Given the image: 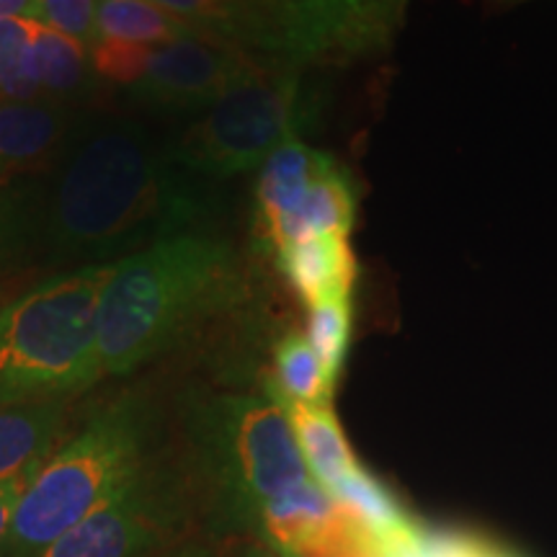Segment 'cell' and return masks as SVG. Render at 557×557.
Segmentation results:
<instances>
[{"mask_svg":"<svg viewBox=\"0 0 557 557\" xmlns=\"http://www.w3.org/2000/svg\"><path fill=\"white\" fill-rule=\"evenodd\" d=\"M209 199L197 176L132 127L88 137L62 171L47 209V243L62 261L114 263L205 227Z\"/></svg>","mask_w":557,"mask_h":557,"instance_id":"cell-1","label":"cell"},{"mask_svg":"<svg viewBox=\"0 0 557 557\" xmlns=\"http://www.w3.org/2000/svg\"><path fill=\"white\" fill-rule=\"evenodd\" d=\"M243 282L233 243L207 227L116 261L99 305L101 380L122 377L169 354L205 320L238 302Z\"/></svg>","mask_w":557,"mask_h":557,"instance_id":"cell-2","label":"cell"},{"mask_svg":"<svg viewBox=\"0 0 557 557\" xmlns=\"http://www.w3.org/2000/svg\"><path fill=\"white\" fill-rule=\"evenodd\" d=\"M114 269L75 267L0 305V406L75 398L101 380L99 305Z\"/></svg>","mask_w":557,"mask_h":557,"instance_id":"cell-3","label":"cell"},{"mask_svg":"<svg viewBox=\"0 0 557 557\" xmlns=\"http://www.w3.org/2000/svg\"><path fill=\"white\" fill-rule=\"evenodd\" d=\"M194 475L212 519L259 524L271 500L310 480L284 408L263 395L222 393L186 408Z\"/></svg>","mask_w":557,"mask_h":557,"instance_id":"cell-4","label":"cell"},{"mask_svg":"<svg viewBox=\"0 0 557 557\" xmlns=\"http://www.w3.org/2000/svg\"><path fill=\"white\" fill-rule=\"evenodd\" d=\"M408 9L410 0H225L194 32L263 65L310 73L387 54Z\"/></svg>","mask_w":557,"mask_h":557,"instance_id":"cell-5","label":"cell"},{"mask_svg":"<svg viewBox=\"0 0 557 557\" xmlns=\"http://www.w3.org/2000/svg\"><path fill=\"white\" fill-rule=\"evenodd\" d=\"M150 410L137 395H122L96 410L21 493L0 557H37L122 491L150 468Z\"/></svg>","mask_w":557,"mask_h":557,"instance_id":"cell-6","label":"cell"},{"mask_svg":"<svg viewBox=\"0 0 557 557\" xmlns=\"http://www.w3.org/2000/svg\"><path fill=\"white\" fill-rule=\"evenodd\" d=\"M315 116L318 96L308 86V73L267 65L201 111L169 152L191 176L233 178L261 169Z\"/></svg>","mask_w":557,"mask_h":557,"instance_id":"cell-7","label":"cell"},{"mask_svg":"<svg viewBox=\"0 0 557 557\" xmlns=\"http://www.w3.org/2000/svg\"><path fill=\"white\" fill-rule=\"evenodd\" d=\"M186 517L181 480L150 465L37 557H152L178 545Z\"/></svg>","mask_w":557,"mask_h":557,"instance_id":"cell-8","label":"cell"},{"mask_svg":"<svg viewBox=\"0 0 557 557\" xmlns=\"http://www.w3.org/2000/svg\"><path fill=\"white\" fill-rule=\"evenodd\" d=\"M263 62L201 37L156 45L132 96L145 107L205 111L222 96L253 78Z\"/></svg>","mask_w":557,"mask_h":557,"instance_id":"cell-9","label":"cell"},{"mask_svg":"<svg viewBox=\"0 0 557 557\" xmlns=\"http://www.w3.org/2000/svg\"><path fill=\"white\" fill-rule=\"evenodd\" d=\"M269 545L287 557H318L351 527V517L329 491L308 480L289 496L271 500L261 511Z\"/></svg>","mask_w":557,"mask_h":557,"instance_id":"cell-10","label":"cell"},{"mask_svg":"<svg viewBox=\"0 0 557 557\" xmlns=\"http://www.w3.org/2000/svg\"><path fill=\"white\" fill-rule=\"evenodd\" d=\"M70 398L0 406V485L32 483L65 442Z\"/></svg>","mask_w":557,"mask_h":557,"instance_id":"cell-11","label":"cell"},{"mask_svg":"<svg viewBox=\"0 0 557 557\" xmlns=\"http://www.w3.org/2000/svg\"><path fill=\"white\" fill-rule=\"evenodd\" d=\"M325 160L329 152L312 148L299 137L287 139L267 158L256 178V235L261 248H274L278 230L302 207Z\"/></svg>","mask_w":557,"mask_h":557,"instance_id":"cell-12","label":"cell"},{"mask_svg":"<svg viewBox=\"0 0 557 557\" xmlns=\"http://www.w3.org/2000/svg\"><path fill=\"white\" fill-rule=\"evenodd\" d=\"M276 269L308 308L329 299L351 297L357 284V256L348 235H312L274 250Z\"/></svg>","mask_w":557,"mask_h":557,"instance_id":"cell-13","label":"cell"},{"mask_svg":"<svg viewBox=\"0 0 557 557\" xmlns=\"http://www.w3.org/2000/svg\"><path fill=\"white\" fill-rule=\"evenodd\" d=\"M67 109L50 101L0 99V184L34 171L60 148Z\"/></svg>","mask_w":557,"mask_h":557,"instance_id":"cell-14","label":"cell"},{"mask_svg":"<svg viewBox=\"0 0 557 557\" xmlns=\"http://www.w3.org/2000/svg\"><path fill=\"white\" fill-rule=\"evenodd\" d=\"M357 218V191L348 171L336 158L329 156L323 169L312 181L302 207L278 230L271 253L287 243L312 238V235H351Z\"/></svg>","mask_w":557,"mask_h":557,"instance_id":"cell-15","label":"cell"},{"mask_svg":"<svg viewBox=\"0 0 557 557\" xmlns=\"http://www.w3.org/2000/svg\"><path fill=\"white\" fill-rule=\"evenodd\" d=\"M271 395V393H269ZM274 398V395H271ZM289 418L292 434L302 455L310 478L331 493V487L357 465L351 447H348L344 429L331 406H308V403H289L274 398Z\"/></svg>","mask_w":557,"mask_h":557,"instance_id":"cell-16","label":"cell"},{"mask_svg":"<svg viewBox=\"0 0 557 557\" xmlns=\"http://www.w3.org/2000/svg\"><path fill=\"white\" fill-rule=\"evenodd\" d=\"M32 73L37 99L60 103V107L81 99L96 81L88 47L50 29L41 21L37 24V34H34Z\"/></svg>","mask_w":557,"mask_h":557,"instance_id":"cell-17","label":"cell"},{"mask_svg":"<svg viewBox=\"0 0 557 557\" xmlns=\"http://www.w3.org/2000/svg\"><path fill=\"white\" fill-rule=\"evenodd\" d=\"M331 496L372 542L403 540L418 529L398 498L359 462L331 487Z\"/></svg>","mask_w":557,"mask_h":557,"instance_id":"cell-18","label":"cell"},{"mask_svg":"<svg viewBox=\"0 0 557 557\" xmlns=\"http://www.w3.org/2000/svg\"><path fill=\"white\" fill-rule=\"evenodd\" d=\"M186 37L199 34L152 0H96V39L156 47Z\"/></svg>","mask_w":557,"mask_h":557,"instance_id":"cell-19","label":"cell"},{"mask_svg":"<svg viewBox=\"0 0 557 557\" xmlns=\"http://www.w3.org/2000/svg\"><path fill=\"white\" fill-rule=\"evenodd\" d=\"M333 382L320 364L315 348L305 333L289 331L274 346V374L267 380V393L278 400L331 406Z\"/></svg>","mask_w":557,"mask_h":557,"instance_id":"cell-20","label":"cell"},{"mask_svg":"<svg viewBox=\"0 0 557 557\" xmlns=\"http://www.w3.org/2000/svg\"><path fill=\"white\" fill-rule=\"evenodd\" d=\"M39 21L3 18L0 21V99L39 101L34 88V34Z\"/></svg>","mask_w":557,"mask_h":557,"instance_id":"cell-21","label":"cell"},{"mask_svg":"<svg viewBox=\"0 0 557 557\" xmlns=\"http://www.w3.org/2000/svg\"><path fill=\"white\" fill-rule=\"evenodd\" d=\"M351 297L329 299L308 308V331L305 338L315 348L320 364H323L329 380L336 385L341 369L346 364L348 344H351Z\"/></svg>","mask_w":557,"mask_h":557,"instance_id":"cell-22","label":"cell"},{"mask_svg":"<svg viewBox=\"0 0 557 557\" xmlns=\"http://www.w3.org/2000/svg\"><path fill=\"white\" fill-rule=\"evenodd\" d=\"M413 545L418 557H521L480 534L442 532V529L418 527Z\"/></svg>","mask_w":557,"mask_h":557,"instance_id":"cell-23","label":"cell"},{"mask_svg":"<svg viewBox=\"0 0 557 557\" xmlns=\"http://www.w3.org/2000/svg\"><path fill=\"white\" fill-rule=\"evenodd\" d=\"M41 24L81 41L83 47H94L96 41V0H39Z\"/></svg>","mask_w":557,"mask_h":557,"instance_id":"cell-24","label":"cell"},{"mask_svg":"<svg viewBox=\"0 0 557 557\" xmlns=\"http://www.w3.org/2000/svg\"><path fill=\"white\" fill-rule=\"evenodd\" d=\"M26 199L18 189H11L9 184H0V263L16 253L21 240L26 235Z\"/></svg>","mask_w":557,"mask_h":557,"instance_id":"cell-25","label":"cell"},{"mask_svg":"<svg viewBox=\"0 0 557 557\" xmlns=\"http://www.w3.org/2000/svg\"><path fill=\"white\" fill-rule=\"evenodd\" d=\"M152 3H158L160 9H165L173 13V16L186 21L191 29H197L201 21H207L220 9L222 0H152Z\"/></svg>","mask_w":557,"mask_h":557,"instance_id":"cell-26","label":"cell"},{"mask_svg":"<svg viewBox=\"0 0 557 557\" xmlns=\"http://www.w3.org/2000/svg\"><path fill=\"white\" fill-rule=\"evenodd\" d=\"M29 483H3L0 485V553H3L5 540H9L13 511H16L21 493L26 491Z\"/></svg>","mask_w":557,"mask_h":557,"instance_id":"cell-27","label":"cell"},{"mask_svg":"<svg viewBox=\"0 0 557 557\" xmlns=\"http://www.w3.org/2000/svg\"><path fill=\"white\" fill-rule=\"evenodd\" d=\"M3 18L41 21L39 0H0V21Z\"/></svg>","mask_w":557,"mask_h":557,"instance_id":"cell-28","label":"cell"},{"mask_svg":"<svg viewBox=\"0 0 557 557\" xmlns=\"http://www.w3.org/2000/svg\"><path fill=\"white\" fill-rule=\"evenodd\" d=\"M235 557H284L282 553H278L276 547H271L269 542L267 545H261V542H256V545H248V547H243L238 555Z\"/></svg>","mask_w":557,"mask_h":557,"instance_id":"cell-29","label":"cell"},{"mask_svg":"<svg viewBox=\"0 0 557 557\" xmlns=\"http://www.w3.org/2000/svg\"><path fill=\"white\" fill-rule=\"evenodd\" d=\"M152 557H212V555H209L207 549H201V547L176 545V547L165 549V553H158V555H152Z\"/></svg>","mask_w":557,"mask_h":557,"instance_id":"cell-30","label":"cell"},{"mask_svg":"<svg viewBox=\"0 0 557 557\" xmlns=\"http://www.w3.org/2000/svg\"><path fill=\"white\" fill-rule=\"evenodd\" d=\"M493 5H519V3H529V0H487Z\"/></svg>","mask_w":557,"mask_h":557,"instance_id":"cell-31","label":"cell"},{"mask_svg":"<svg viewBox=\"0 0 557 557\" xmlns=\"http://www.w3.org/2000/svg\"><path fill=\"white\" fill-rule=\"evenodd\" d=\"M0 297H3V289H0Z\"/></svg>","mask_w":557,"mask_h":557,"instance_id":"cell-32","label":"cell"},{"mask_svg":"<svg viewBox=\"0 0 557 557\" xmlns=\"http://www.w3.org/2000/svg\"><path fill=\"white\" fill-rule=\"evenodd\" d=\"M284 557H287V555H284Z\"/></svg>","mask_w":557,"mask_h":557,"instance_id":"cell-33","label":"cell"}]
</instances>
